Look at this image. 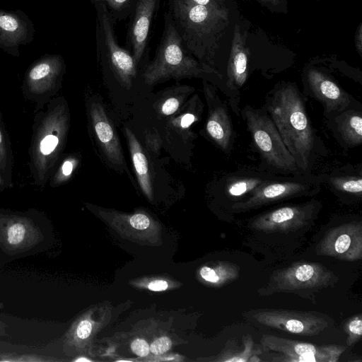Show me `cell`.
I'll return each mask as SVG.
<instances>
[{
  "instance_id": "cell-1",
  "label": "cell",
  "mask_w": 362,
  "mask_h": 362,
  "mask_svg": "<svg viewBox=\"0 0 362 362\" xmlns=\"http://www.w3.org/2000/svg\"><path fill=\"white\" fill-rule=\"evenodd\" d=\"M168 13L185 48L211 67L230 23L229 10L214 9L186 0H168Z\"/></svg>"
},
{
  "instance_id": "cell-2",
  "label": "cell",
  "mask_w": 362,
  "mask_h": 362,
  "mask_svg": "<svg viewBox=\"0 0 362 362\" xmlns=\"http://www.w3.org/2000/svg\"><path fill=\"white\" fill-rule=\"evenodd\" d=\"M267 110L298 170L305 171L309 165L315 137L304 103L296 88L286 84L277 88L268 103Z\"/></svg>"
},
{
  "instance_id": "cell-3",
  "label": "cell",
  "mask_w": 362,
  "mask_h": 362,
  "mask_svg": "<svg viewBox=\"0 0 362 362\" xmlns=\"http://www.w3.org/2000/svg\"><path fill=\"white\" fill-rule=\"evenodd\" d=\"M217 74L215 69L193 57L185 48L168 12L164 13V29L156 54L142 74L144 81L153 86L170 78L201 77Z\"/></svg>"
},
{
  "instance_id": "cell-4",
  "label": "cell",
  "mask_w": 362,
  "mask_h": 362,
  "mask_svg": "<svg viewBox=\"0 0 362 362\" xmlns=\"http://www.w3.org/2000/svg\"><path fill=\"white\" fill-rule=\"evenodd\" d=\"M69 123L66 106L52 105L37 127L31 148L34 175L40 184L47 181L66 140Z\"/></svg>"
},
{
  "instance_id": "cell-5",
  "label": "cell",
  "mask_w": 362,
  "mask_h": 362,
  "mask_svg": "<svg viewBox=\"0 0 362 362\" xmlns=\"http://www.w3.org/2000/svg\"><path fill=\"white\" fill-rule=\"evenodd\" d=\"M96 11L95 42L98 58L122 86L130 89L136 76V68L132 54L117 42L114 25L116 23L106 6L93 4Z\"/></svg>"
},
{
  "instance_id": "cell-6",
  "label": "cell",
  "mask_w": 362,
  "mask_h": 362,
  "mask_svg": "<svg viewBox=\"0 0 362 362\" xmlns=\"http://www.w3.org/2000/svg\"><path fill=\"white\" fill-rule=\"evenodd\" d=\"M338 280L335 274L324 265L310 262H298L288 267L275 271L270 276L266 293L276 292L311 295Z\"/></svg>"
},
{
  "instance_id": "cell-7",
  "label": "cell",
  "mask_w": 362,
  "mask_h": 362,
  "mask_svg": "<svg viewBox=\"0 0 362 362\" xmlns=\"http://www.w3.org/2000/svg\"><path fill=\"white\" fill-rule=\"evenodd\" d=\"M244 117L256 148L269 165L288 173L298 170L270 117L250 107L245 109Z\"/></svg>"
},
{
  "instance_id": "cell-8",
  "label": "cell",
  "mask_w": 362,
  "mask_h": 362,
  "mask_svg": "<svg viewBox=\"0 0 362 362\" xmlns=\"http://www.w3.org/2000/svg\"><path fill=\"white\" fill-rule=\"evenodd\" d=\"M260 344L264 351L281 354L274 361L284 362H337L346 349L341 345L318 346L270 334H263Z\"/></svg>"
},
{
  "instance_id": "cell-9",
  "label": "cell",
  "mask_w": 362,
  "mask_h": 362,
  "mask_svg": "<svg viewBox=\"0 0 362 362\" xmlns=\"http://www.w3.org/2000/svg\"><path fill=\"white\" fill-rule=\"evenodd\" d=\"M250 313L261 325L302 336L318 334L328 326L327 321L322 317L308 312L257 309Z\"/></svg>"
},
{
  "instance_id": "cell-10",
  "label": "cell",
  "mask_w": 362,
  "mask_h": 362,
  "mask_svg": "<svg viewBox=\"0 0 362 362\" xmlns=\"http://www.w3.org/2000/svg\"><path fill=\"white\" fill-rule=\"evenodd\" d=\"M316 252L319 255L354 262L362 258L361 222L344 223L329 230L320 240Z\"/></svg>"
},
{
  "instance_id": "cell-11",
  "label": "cell",
  "mask_w": 362,
  "mask_h": 362,
  "mask_svg": "<svg viewBox=\"0 0 362 362\" xmlns=\"http://www.w3.org/2000/svg\"><path fill=\"white\" fill-rule=\"evenodd\" d=\"M318 189L317 185L305 180H267L255 189L247 199L233 204L232 209L238 212L245 211L279 200L311 194Z\"/></svg>"
},
{
  "instance_id": "cell-12",
  "label": "cell",
  "mask_w": 362,
  "mask_h": 362,
  "mask_svg": "<svg viewBox=\"0 0 362 362\" xmlns=\"http://www.w3.org/2000/svg\"><path fill=\"white\" fill-rule=\"evenodd\" d=\"M316 209L317 205L312 202L282 206L257 216L250 227L267 233L295 231L310 222Z\"/></svg>"
},
{
  "instance_id": "cell-13",
  "label": "cell",
  "mask_w": 362,
  "mask_h": 362,
  "mask_svg": "<svg viewBox=\"0 0 362 362\" xmlns=\"http://www.w3.org/2000/svg\"><path fill=\"white\" fill-rule=\"evenodd\" d=\"M34 23L22 10L0 8V49L15 57L20 56L19 47L34 40Z\"/></svg>"
},
{
  "instance_id": "cell-14",
  "label": "cell",
  "mask_w": 362,
  "mask_h": 362,
  "mask_svg": "<svg viewBox=\"0 0 362 362\" xmlns=\"http://www.w3.org/2000/svg\"><path fill=\"white\" fill-rule=\"evenodd\" d=\"M160 0H135L127 32V44L136 66L145 57L151 25Z\"/></svg>"
},
{
  "instance_id": "cell-15",
  "label": "cell",
  "mask_w": 362,
  "mask_h": 362,
  "mask_svg": "<svg viewBox=\"0 0 362 362\" xmlns=\"http://www.w3.org/2000/svg\"><path fill=\"white\" fill-rule=\"evenodd\" d=\"M89 113L95 138L106 158L117 168L126 169L125 159L117 132L103 105L100 102L93 101Z\"/></svg>"
},
{
  "instance_id": "cell-16",
  "label": "cell",
  "mask_w": 362,
  "mask_h": 362,
  "mask_svg": "<svg viewBox=\"0 0 362 362\" xmlns=\"http://www.w3.org/2000/svg\"><path fill=\"white\" fill-rule=\"evenodd\" d=\"M65 67L62 55L45 54L33 62L27 69L25 86L32 93H47L61 82Z\"/></svg>"
},
{
  "instance_id": "cell-17",
  "label": "cell",
  "mask_w": 362,
  "mask_h": 362,
  "mask_svg": "<svg viewBox=\"0 0 362 362\" xmlns=\"http://www.w3.org/2000/svg\"><path fill=\"white\" fill-rule=\"evenodd\" d=\"M307 81L313 94L325 105L328 112L343 110L350 103L349 95L322 71L309 69Z\"/></svg>"
},
{
  "instance_id": "cell-18",
  "label": "cell",
  "mask_w": 362,
  "mask_h": 362,
  "mask_svg": "<svg viewBox=\"0 0 362 362\" xmlns=\"http://www.w3.org/2000/svg\"><path fill=\"white\" fill-rule=\"evenodd\" d=\"M249 49L246 47V35L238 24L234 27L230 56L227 66V85L234 90L240 88L247 78Z\"/></svg>"
},
{
  "instance_id": "cell-19",
  "label": "cell",
  "mask_w": 362,
  "mask_h": 362,
  "mask_svg": "<svg viewBox=\"0 0 362 362\" xmlns=\"http://www.w3.org/2000/svg\"><path fill=\"white\" fill-rule=\"evenodd\" d=\"M216 98L214 105L208 103L209 117L206 129L210 137L224 151H227L233 143V129L225 105Z\"/></svg>"
},
{
  "instance_id": "cell-20",
  "label": "cell",
  "mask_w": 362,
  "mask_h": 362,
  "mask_svg": "<svg viewBox=\"0 0 362 362\" xmlns=\"http://www.w3.org/2000/svg\"><path fill=\"white\" fill-rule=\"evenodd\" d=\"M124 132L139 185L144 194L151 199L153 187L147 158L134 134L127 127Z\"/></svg>"
},
{
  "instance_id": "cell-21",
  "label": "cell",
  "mask_w": 362,
  "mask_h": 362,
  "mask_svg": "<svg viewBox=\"0 0 362 362\" xmlns=\"http://www.w3.org/2000/svg\"><path fill=\"white\" fill-rule=\"evenodd\" d=\"M199 274L205 281L222 286L232 283L239 278L240 267L230 262H221L215 267H202L199 270Z\"/></svg>"
},
{
  "instance_id": "cell-22",
  "label": "cell",
  "mask_w": 362,
  "mask_h": 362,
  "mask_svg": "<svg viewBox=\"0 0 362 362\" xmlns=\"http://www.w3.org/2000/svg\"><path fill=\"white\" fill-rule=\"evenodd\" d=\"M337 125L341 136L347 144L357 146L362 143L361 112L349 110L343 113L337 119Z\"/></svg>"
},
{
  "instance_id": "cell-23",
  "label": "cell",
  "mask_w": 362,
  "mask_h": 362,
  "mask_svg": "<svg viewBox=\"0 0 362 362\" xmlns=\"http://www.w3.org/2000/svg\"><path fill=\"white\" fill-rule=\"evenodd\" d=\"M243 349L240 350L235 345H229V349L224 351L218 361L224 362H248L250 357L261 354L262 351L255 349L252 336L249 334L243 337Z\"/></svg>"
},
{
  "instance_id": "cell-24",
  "label": "cell",
  "mask_w": 362,
  "mask_h": 362,
  "mask_svg": "<svg viewBox=\"0 0 362 362\" xmlns=\"http://www.w3.org/2000/svg\"><path fill=\"white\" fill-rule=\"evenodd\" d=\"M329 183L334 189L341 193L358 197L361 196L362 178L361 176H334L329 179Z\"/></svg>"
},
{
  "instance_id": "cell-25",
  "label": "cell",
  "mask_w": 362,
  "mask_h": 362,
  "mask_svg": "<svg viewBox=\"0 0 362 362\" xmlns=\"http://www.w3.org/2000/svg\"><path fill=\"white\" fill-rule=\"evenodd\" d=\"M267 180L259 177L235 178L228 185L227 192L232 197H240L248 193L251 194Z\"/></svg>"
},
{
  "instance_id": "cell-26",
  "label": "cell",
  "mask_w": 362,
  "mask_h": 362,
  "mask_svg": "<svg viewBox=\"0 0 362 362\" xmlns=\"http://www.w3.org/2000/svg\"><path fill=\"white\" fill-rule=\"evenodd\" d=\"M93 4L101 3L106 6L115 21L128 17L132 11L135 0H90Z\"/></svg>"
},
{
  "instance_id": "cell-27",
  "label": "cell",
  "mask_w": 362,
  "mask_h": 362,
  "mask_svg": "<svg viewBox=\"0 0 362 362\" xmlns=\"http://www.w3.org/2000/svg\"><path fill=\"white\" fill-rule=\"evenodd\" d=\"M344 331L348 335L347 346H351L359 341L362 335L361 314L351 317L344 325Z\"/></svg>"
},
{
  "instance_id": "cell-28",
  "label": "cell",
  "mask_w": 362,
  "mask_h": 362,
  "mask_svg": "<svg viewBox=\"0 0 362 362\" xmlns=\"http://www.w3.org/2000/svg\"><path fill=\"white\" fill-rule=\"evenodd\" d=\"M77 163V160L74 157H69L64 160L54 177V183L56 185L62 184L69 179Z\"/></svg>"
},
{
  "instance_id": "cell-29",
  "label": "cell",
  "mask_w": 362,
  "mask_h": 362,
  "mask_svg": "<svg viewBox=\"0 0 362 362\" xmlns=\"http://www.w3.org/2000/svg\"><path fill=\"white\" fill-rule=\"evenodd\" d=\"M25 227L22 223H16L11 226L7 231L8 241L10 244L20 243L24 238Z\"/></svg>"
},
{
  "instance_id": "cell-30",
  "label": "cell",
  "mask_w": 362,
  "mask_h": 362,
  "mask_svg": "<svg viewBox=\"0 0 362 362\" xmlns=\"http://www.w3.org/2000/svg\"><path fill=\"white\" fill-rule=\"evenodd\" d=\"M171 346L172 341L168 337H161L151 343L150 351L155 355H160L168 351Z\"/></svg>"
},
{
  "instance_id": "cell-31",
  "label": "cell",
  "mask_w": 362,
  "mask_h": 362,
  "mask_svg": "<svg viewBox=\"0 0 362 362\" xmlns=\"http://www.w3.org/2000/svg\"><path fill=\"white\" fill-rule=\"evenodd\" d=\"M180 100L176 97L167 98L161 105L160 110L163 115H171L180 107Z\"/></svg>"
},
{
  "instance_id": "cell-32",
  "label": "cell",
  "mask_w": 362,
  "mask_h": 362,
  "mask_svg": "<svg viewBox=\"0 0 362 362\" xmlns=\"http://www.w3.org/2000/svg\"><path fill=\"white\" fill-rule=\"evenodd\" d=\"M129 223L134 228L144 230L150 225L149 218L143 214H136L129 218Z\"/></svg>"
},
{
  "instance_id": "cell-33",
  "label": "cell",
  "mask_w": 362,
  "mask_h": 362,
  "mask_svg": "<svg viewBox=\"0 0 362 362\" xmlns=\"http://www.w3.org/2000/svg\"><path fill=\"white\" fill-rule=\"evenodd\" d=\"M131 349L133 352L139 356H146L150 351L148 344L142 339H136L131 344Z\"/></svg>"
},
{
  "instance_id": "cell-34",
  "label": "cell",
  "mask_w": 362,
  "mask_h": 362,
  "mask_svg": "<svg viewBox=\"0 0 362 362\" xmlns=\"http://www.w3.org/2000/svg\"><path fill=\"white\" fill-rule=\"evenodd\" d=\"M262 6L272 11H286V0H257Z\"/></svg>"
},
{
  "instance_id": "cell-35",
  "label": "cell",
  "mask_w": 362,
  "mask_h": 362,
  "mask_svg": "<svg viewBox=\"0 0 362 362\" xmlns=\"http://www.w3.org/2000/svg\"><path fill=\"white\" fill-rule=\"evenodd\" d=\"M146 144L148 149L157 153L160 147L161 141L156 134H148L146 135Z\"/></svg>"
},
{
  "instance_id": "cell-36",
  "label": "cell",
  "mask_w": 362,
  "mask_h": 362,
  "mask_svg": "<svg viewBox=\"0 0 362 362\" xmlns=\"http://www.w3.org/2000/svg\"><path fill=\"white\" fill-rule=\"evenodd\" d=\"M194 4L204 6L214 9H225L228 8L226 5L221 3L218 0H186Z\"/></svg>"
},
{
  "instance_id": "cell-37",
  "label": "cell",
  "mask_w": 362,
  "mask_h": 362,
  "mask_svg": "<svg viewBox=\"0 0 362 362\" xmlns=\"http://www.w3.org/2000/svg\"><path fill=\"white\" fill-rule=\"evenodd\" d=\"M92 330V325L88 320L81 322L76 329L77 336L82 339L89 337Z\"/></svg>"
},
{
  "instance_id": "cell-38",
  "label": "cell",
  "mask_w": 362,
  "mask_h": 362,
  "mask_svg": "<svg viewBox=\"0 0 362 362\" xmlns=\"http://www.w3.org/2000/svg\"><path fill=\"white\" fill-rule=\"evenodd\" d=\"M196 120V117L192 113H186L183 115L180 119V125L181 128L186 129Z\"/></svg>"
},
{
  "instance_id": "cell-39",
  "label": "cell",
  "mask_w": 362,
  "mask_h": 362,
  "mask_svg": "<svg viewBox=\"0 0 362 362\" xmlns=\"http://www.w3.org/2000/svg\"><path fill=\"white\" fill-rule=\"evenodd\" d=\"M167 281L163 280H156L148 284V288L154 291H164L168 288Z\"/></svg>"
},
{
  "instance_id": "cell-40",
  "label": "cell",
  "mask_w": 362,
  "mask_h": 362,
  "mask_svg": "<svg viewBox=\"0 0 362 362\" xmlns=\"http://www.w3.org/2000/svg\"><path fill=\"white\" fill-rule=\"evenodd\" d=\"M355 45L358 52L361 55L362 51V24L360 23L355 35Z\"/></svg>"
},
{
  "instance_id": "cell-41",
  "label": "cell",
  "mask_w": 362,
  "mask_h": 362,
  "mask_svg": "<svg viewBox=\"0 0 362 362\" xmlns=\"http://www.w3.org/2000/svg\"><path fill=\"white\" fill-rule=\"evenodd\" d=\"M6 148L4 143V136L0 129V165H2L6 161Z\"/></svg>"
},
{
  "instance_id": "cell-42",
  "label": "cell",
  "mask_w": 362,
  "mask_h": 362,
  "mask_svg": "<svg viewBox=\"0 0 362 362\" xmlns=\"http://www.w3.org/2000/svg\"><path fill=\"white\" fill-rule=\"evenodd\" d=\"M76 361H90V360L86 358H80L76 359Z\"/></svg>"
},
{
  "instance_id": "cell-43",
  "label": "cell",
  "mask_w": 362,
  "mask_h": 362,
  "mask_svg": "<svg viewBox=\"0 0 362 362\" xmlns=\"http://www.w3.org/2000/svg\"><path fill=\"white\" fill-rule=\"evenodd\" d=\"M4 184V180H3V178L1 177V175L0 173V185H2Z\"/></svg>"
},
{
  "instance_id": "cell-44",
  "label": "cell",
  "mask_w": 362,
  "mask_h": 362,
  "mask_svg": "<svg viewBox=\"0 0 362 362\" xmlns=\"http://www.w3.org/2000/svg\"><path fill=\"white\" fill-rule=\"evenodd\" d=\"M218 1H219L221 3H222V4H223L226 5V0H218Z\"/></svg>"
}]
</instances>
